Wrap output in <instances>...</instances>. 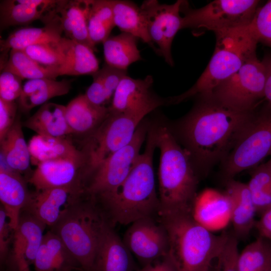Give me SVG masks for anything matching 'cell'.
I'll use <instances>...</instances> for the list:
<instances>
[{
  "label": "cell",
  "mask_w": 271,
  "mask_h": 271,
  "mask_svg": "<svg viewBox=\"0 0 271 271\" xmlns=\"http://www.w3.org/2000/svg\"><path fill=\"white\" fill-rule=\"evenodd\" d=\"M145 115L132 113L109 114L99 127L85 137L81 150L85 158L84 181L100 163L111 154L127 145L145 118Z\"/></svg>",
  "instance_id": "cell-9"
},
{
  "label": "cell",
  "mask_w": 271,
  "mask_h": 271,
  "mask_svg": "<svg viewBox=\"0 0 271 271\" xmlns=\"http://www.w3.org/2000/svg\"><path fill=\"white\" fill-rule=\"evenodd\" d=\"M239 253L237 237L234 235L229 234L223 250L216 259L215 271H238Z\"/></svg>",
  "instance_id": "cell-40"
},
{
  "label": "cell",
  "mask_w": 271,
  "mask_h": 271,
  "mask_svg": "<svg viewBox=\"0 0 271 271\" xmlns=\"http://www.w3.org/2000/svg\"><path fill=\"white\" fill-rule=\"evenodd\" d=\"M248 26L258 43L271 48V0L258 7Z\"/></svg>",
  "instance_id": "cell-38"
},
{
  "label": "cell",
  "mask_w": 271,
  "mask_h": 271,
  "mask_svg": "<svg viewBox=\"0 0 271 271\" xmlns=\"http://www.w3.org/2000/svg\"><path fill=\"white\" fill-rule=\"evenodd\" d=\"M88 0L57 1L52 12L59 21L66 38L75 41L94 50L89 39L87 15Z\"/></svg>",
  "instance_id": "cell-21"
},
{
  "label": "cell",
  "mask_w": 271,
  "mask_h": 271,
  "mask_svg": "<svg viewBox=\"0 0 271 271\" xmlns=\"http://www.w3.org/2000/svg\"><path fill=\"white\" fill-rule=\"evenodd\" d=\"M255 226L260 237L271 240V206L261 214L260 219L256 222Z\"/></svg>",
  "instance_id": "cell-47"
},
{
  "label": "cell",
  "mask_w": 271,
  "mask_h": 271,
  "mask_svg": "<svg viewBox=\"0 0 271 271\" xmlns=\"http://www.w3.org/2000/svg\"><path fill=\"white\" fill-rule=\"evenodd\" d=\"M66 106L47 102L23 124L37 133L49 137H63L72 133L66 118Z\"/></svg>",
  "instance_id": "cell-30"
},
{
  "label": "cell",
  "mask_w": 271,
  "mask_h": 271,
  "mask_svg": "<svg viewBox=\"0 0 271 271\" xmlns=\"http://www.w3.org/2000/svg\"><path fill=\"white\" fill-rule=\"evenodd\" d=\"M71 88V82L67 80L57 81L46 78L28 80L23 85L18 99V107L23 112H29L53 97L67 94Z\"/></svg>",
  "instance_id": "cell-29"
},
{
  "label": "cell",
  "mask_w": 271,
  "mask_h": 271,
  "mask_svg": "<svg viewBox=\"0 0 271 271\" xmlns=\"http://www.w3.org/2000/svg\"><path fill=\"white\" fill-rule=\"evenodd\" d=\"M152 121L144 118L138 126L131 141L111 154L96 166L83 183L85 196L94 199L110 193L129 175L147 139Z\"/></svg>",
  "instance_id": "cell-7"
},
{
  "label": "cell",
  "mask_w": 271,
  "mask_h": 271,
  "mask_svg": "<svg viewBox=\"0 0 271 271\" xmlns=\"http://www.w3.org/2000/svg\"><path fill=\"white\" fill-rule=\"evenodd\" d=\"M31 162L37 166L41 162L58 159L70 160L85 165V158L68 139L63 137H49L36 135L28 144Z\"/></svg>",
  "instance_id": "cell-27"
},
{
  "label": "cell",
  "mask_w": 271,
  "mask_h": 271,
  "mask_svg": "<svg viewBox=\"0 0 271 271\" xmlns=\"http://www.w3.org/2000/svg\"><path fill=\"white\" fill-rule=\"evenodd\" d=\"M271 262V244L260 237L239 253L238 271H265Z\"/></svg>",
  "instance_id": "cell-36"
},
{
  "label": "cell",
  "mask_w": 271,
  "mask_h": 271,
  "mask_svg": "<svg viewBox=\"0 0 271 271\" xmlns=\"http://www.w3.org/2000/svg\"><path fill=\"white\" fill-rule=\"evenodd\" d=\"M84 165L77 161L58 159L43 162L37 166L27 181L36 191L68 186H82Z\"/></svg>",
  "instance_id": "cell-17"
},
{
  "label": "cell",
  "mask_w": 271,
  "mask_h": 271,
  "mask_svg": "<svg viewBox=\"0 0 271 271\" xmlns=\"http://www.w3.org/2000/svg\"><path fill=\"white\" fill-rule=\"evenodd\" d=\"M270 157L269 160L265 164L271 173V156Z\"/></svg>",
  "instance_id": "cell-49"
},
{
  "label": "cell",
  "mask_w": 271,
  "mask_h": 271,
  "mask_svg": "<svg viewBox=\"0 0 271 271\" xmlns=\"http://www.w3.org/2000/svg\"><path fill=\"white\" fill-rule=\"evenodd\" d=\"M170 241L169 252L179 271H211L229 234L215 235L197 222L191 212H178L159 216Z\"/></svg>",
  "instance_id": "cell-4"
},
{
  "label": "cell",
  "mask_w": 271,
  "mask_h": 271,
  "mask_svg": "<svg viewBox=\"0 0 271 271\" xmlns=\"http://www.w3.org/2000/svg\"><path fill=\"white\" fill-rule=\"evenodd\" d=\"M22 80L11 72L1 71L0 98L8 101H15L18 99L23 90Z\"/></svg>",
  "instance_id": "cell-41"
},
{
  "label": "cell",
  "mask_w": 271,
  "mask_h": 271,
  "mask_svg": "<svg viewBox=\"0 0 271 271\" xmlns=\"http://www.w3.org/2000/svg\"><path fill=\"white\" fill-rule=\"evenodd\" d=\"M33 265L35 271H83L61 239L51 230L45 233Z\"/></svg>",
  "instance_id": "cell-23"
},
{
  "label": "cell",
  "mask_w": 271,
  "mask_h": 271,
  "mask_svg": "<svg viewBox=\"0 0 271 271\" xmlns=\"http://www.w3.org/2000/svg\"><path fill=\"white\" fill-rule=\"evenodd\" d=\"M89 39L95 46L103 43L115 27L111 0H88L87 15Z\"/></svg>",
  "instance_id": "cell-34"
},
{
  "label": "cell",
  "mask_w": 271,
  "mask_h": 271,
  "mask_svg": "<svg viewBox=\"0 0 271 271\" xmlns=\"http://www.w3.org/2000/svg\"><path fill=\"white\" fill-rule=\"evenodd\" d=\"M109 107L91 102L84 94L71 100L66 106L65 115L72 133L86 137L96 130L108 116Z\"/></svg>",
  "instance_id": "cell-25"
},
{
  "label": "cell",
  "mask_w": 271,
  "mask_h": 271,
  "mask_svg": "<svg viewBox=\"0 0 271 271\" xmlns=\"http://www.w3.org/2000/svg\"><path fill=\"white\" fill-rule=\"evenodd\" d=\"M113 228L105 225L90 271H137L133 255Z\"/></svg>",
  "instance_id": "cell-18"
},
{
  "label": "cell",
  "mask_w": 271,
  "mask_h": 271,
  "mask_svg": "<svg viewBox=\"0 0 271 271\" xmlns=\"http://www.w3.org/2000/svg\"><path fill=\"white\" fill-rule=\"evenodd\" d=\"M107 222L95 202L82 195L64 211L50 230L61 239L83 270L90 271Z\"/></svg>",
  "instance_id": "cell-6"
},
{
  "label": "cell",
  "mask_w": 271,
  "mask_h": 271,
  "mask_svg": "<svg viewBox=\"0 0 271 271\" xmlns=\"http://www.w3.org/2000/svg\"><path fill=\"white\" fill-rule=\"evenodd\" d=\"M225 193L230 202V222L237 237L246 236L256 222L255 208L247 184L234 180H227Z\"/></svg>",
  "instance_id": "cell-22"
},
{
  "label": "cell",
  "mask_w": 271,
  "mask_h": 271,
  "mask_svg": "<svg viewBox=\"0 0 271 271\" xmlns=\"http://www.w3.org/2000/svg\"><path fill=\"white\" fill-rule=\"evenodd\" d=\"M14 230L9 224L8 217L4 207L0 208V260L1 264L7 261L10 255L9 246L13 241Z\"/></svg>",
  "instance_id": "cell-42"
},
{
  "label": "cell",
  "mask_w": 271,
  "mask_h": 271,
  "mask_svg": "<svg viewBox=\"0 0 271 271\" xmlns=\"http://www.w3.org/2000/svg\"><path fill=\"white\" fill-rule=\"evenodd\" d=\"M81 186H68L36 191L22 210L43 223L53 227L64 211L82 194Z\"/></svg>",
  "instance_id": "cell-16"
},
{
  "label": "cell",
  "mask_w": 271,
  "mask_h": 271,
  "mask_svg": "<svg viewBox=\"0 0 271 271\" xmlns=\"http://www.w3.org/2000/svg\"><path fill=\"white\" fill-rule=\"evenodd\" d=\"M58 68L41 64L30 58L23 50H10L8 60L2 64L1 71L11 72L22 79L38 78L56 79Z\"/></svg>",
  "instance_id": "cell-35"
},
{
  "label": "cell",
  "mask_w": 271,
  "mask_h": 271,
  "mask_svg": "<svg viewBox=\"0 0 271 271\" xmlns=\"http://www.w3.org/2000/svg\"><path fill=\"white\" fill-rule=\"evenodd\" d=\"M259 3L257 0H215L193 9L183 1L182 29H204L215 33L248 26Z\"/></svg>",
  "instance_id": "cell-10"
},
{
  "label": "cell",
  "mask_w": 271,
  "mask_h": 271,
  "mask_svg": "<svg viewBox=\"0 0 271 271\" xmlns=\"http://www.w3.org/2000/svg\"><path fill=\"white\" fill-rule=\"evenodd\" d=\"M230 207L225 192L208 188L197 195L191 213L197 222L212 231L224 228L230 221Z\"/></svg>",
  "instance_id": "cell-19"
},
{
  "label": "cell",
  "mask_w": 271,
  "mask_h": 271,
  "mask_svg": "<svg viewBox=\"0 0 271 271\" xmlns=\"http://www.w3.org/2000/svg\"><path fill=\"white\" fill-rule=\"evenodd\" d=\"M247 185L256 213L261 214L271 206V173L265 163L253 168Z\"/></svg>",
  "instance_id": "cell-37"
},
{
  "label": "cell",
  "mask_w": 271,
  "mask_h": 271,
  "mask_svg": "<svg viewBox=\"0 0 271 271\" xmlns=\"http://www.w3.org/2000/svg\"><path fill=\"white\" fill-rule=\"evenodd\" d=\"M93 81L84 94L92 103L98 106H105L109 100L99 69L92 75Z\"/></svg>",
  "instance_id": "cell-44"
},
{
  "label": "cell",
  "mask_w": 271,
  "mask_h": 271,
  "mask_svg": "<svg viewBox=\"0 0 271 271\" xmlns=\"http://www.w3.org/2000/svg\"><path fill=\"white\" fill-rule=\"evenodd\" d=\"M138 40L135 36L123 32L108 37L102 43L106 64L127 71L131 64L142 60L138 48Z\"/></svg>",
  "instance_id": "cell-33"
},
{
  "label": "cell",
  "mask_w": 271,
  "mask_h": 271,
  "mask_svg": "<svg viewBox=\"0 0 271 271\" xmlns=\"http://www.w3.org/2000/svg\"><path fill=\"white\" fill-rule=\"evenodd\" d=\"M46 225L35 216L22 210L14 230L12 252L5 263L12 271H30L42 243Z\"/></svg>",
  "instance_id": "cell-15"
},
{
  "label": "cell",
  "mask_w": 271,
  "mask_h": 271,
  "mask_svg": "<svg viewBox=\"0 0 271 271\" xmlns=\"http://www.w3.org/2000/svg\"><path fill=\"white\" fill-rule=\"evenodd\" d=\"M18 107L15 101H8L0 98V140L14 123Z\"/></svg>",
  "instance_id": "cell-45"
},
{
  "label": "cell",
  "mask_w": 271,
  "mask_h": 271,
  "mask_svg": "<svg viewBox=\"0 0 271 271\" xmlns=\"http://www.w3.org/2000/svg\"><path fill=\"white\" fill-rule=\"evenodd\" d=\"M183 2L178 0L169 5L148 0L140 6L146 18L148 34L157 53L171 66H174L172 43L177 32L182 30Z\"/></svg>",
  "instance_id": "cell-12"
},
{
  "label": "cell",
  "mask_w": 271,
  "mask_h": 271,
  "mask_svg": "<svg viewBox=\"0 0 271 271\" xmlns=\"http://www.w3.org/2000/svg\"><path fill=\"white\" fill-rule=\"evenodd\" d=\"M265 271H271V262L270 264H269V265L268 266V267H267Z\"/></svg>",
  "instance_id": "cell-50"
},
{
  "label": "cell",
  "mask_w": 271,
  "mask_h": 271,
  "mask_svg": "<svg viewBox=\"0 0 271 271\" xmlns=\"http://www.w3.org/2000/svg\"><path fill=\"white\" fill-rule=\"evenodd\" d=\"M265 83V67L255 55L216 87L210 96L232 109L253 111L264 98Z\"/></svg>",
  "instance_id": "cell-11"
},
{
  "label": "cell",
  "mask_w": 271,
  "mask_h": 271,
  "mask_svg": "<svg viewBox=\"0 0 271 271\" xmlns=\"http://www.w3.org/2000/svg\"><path fill=\"white\" fill-rule=\"evenodd\" d=\"M248 26L214 33L215 47L206 68L188 90L167 98V104H175L193 97L211 96L216 87L256 55L258 42Z\"/></svg>",
  "instance_id": "cell-5"
},
{
  "label": "cell",
  "mask_w": 271,
  "mask_h": 271,
  "mask_svg": "<svg viewBox=\"0 0 271 271\" xmlns=\"http://www.w3.org/2000/svg\"><path fill=\"white\" fill-rule=\"evenodd\" d=\"M42 28H23L18 29L4 40H1V50H24L26 48L42 43H57L62 38L60 24L53 15H50L43 20Z\"/></svg>",
  "instance_id": "cell-26"
},
{
  "label": "cell",
  "mask_w": 271,
  "mask_h": 271,
  "mask_svg": "<svg viewBox=\"0 0 271 271\" xmlns=\"http://www.w3.org/2000/svg\"><path fill=\"white\" fill-rule=\"evenodd\" d=\"M211 271H215V269H212H212L211 270Z\"/></svg>",
  "instance_id": "cell-51"
},
{
  "label": "cell",
  "mask_w": 271,
  "mask_h": 271,
  "mask_svg": "<svg viewBox=\"0 0 271 271\" xmlns=\"http://www.w3.org/2000/svg\"><path fill=\"white\" fill-rule=\"evenodd\" d=\"M57 46L63 61L59 66V75H92L99 69V62L94 50L85 45L62 37Z\"/></svg>",
  "instance_id": "cell-24"
},
{
  "label": "cell",
  "mask_w": 271,
  "mask_h": 271,
  "mask_svg": "<svg viewBox=\"0 0 271 271\" xmlns=\"http://www.w3.org/2000/svg\"><path fill=\"white\" fill-rule=\"evenodd\" d=\"M137 271H179L175 259L169 253L159 260L139 268Z\"/></svg>",
  "instance_id": "cell-46"
},
{
  "label": "cell",
  "mask_w": 271,
  "mask_h": 271,
  "mask_svg": "<svg viewBox=\"0 0 271 271\" xmlns=\"http://www.w3.org/2000/svg\"><path fill=\"white\" fill-rule=\"evenodd\" d=\"M261 61L265 69L264 99L271 106V53L265 54Z\"/></svg>",
  "instance_id": "cell-48"
},
{
  "label": "cell",
  "mask_w": 271,
  "mask_h": 271,
  "mask_svg": "<svg viewBox=\"0 0 271 271\" xmlns=\"http://www.w3.org/2000/svg\"><path fill=\"white\" fill-rule=\"evenodd\" d=\"M153 78L134 79L125 75L116 88L109 107L116 113H132L146 116L157 108L167 104L166 98L152 91Z\"/></svg>",
  "instance_id": "cell-14"
},
{
  "label": "cell",
  "mask_w": 271,
  "mask_h": 271,
  "mask_svg": "<svg viewBox=\"0 0 271 271\" xmlns=\"http://www.w3.org/2000/svg\"><path fill=\"white\" fill-rule=\"evenodd\" d=\"M57 43L36 44L29 46L23 50L37 62L45 66L58 68L62 63L63 57L57 47Z\"/></svg>",
  "instance_id": "cell-39"
},
{
  "label": "cell",
  "mask_w": 271,
  "mask_h": 271,
  "mask_svg": "<svg viewBox=\"0 0 271 271\" xmlns=\"http://www.w3.org/2000/svg\"><path fill=\"white\" fill-rule=\"evenodd\" d=\"M26 180L19 173L1 164L0 200L14 230L18 226L21 212L32 194L28 189Z\"/></svg>",
  "instance_id": "cell-20"
},
{
  "label": "cell",
  "mask_w": 271,
  "mask_h": 271,
  "mask_svg": "<svg viewBox=\"0 0 271 271\" xmlns=\"http://www.w3.org/2000/svg\"><path fill=\"white\" fill-rule=\"evenodd\" d=\"M271 156V106L267 104L243 129L223 161V173L227 180L244 170L253 169Z\"/></svg>",
  "instance_id": "cell-8"
},
{
  "label": "cell",
  "mask_w": 271,
  "mask_h": 271,
  "mask_svg": "<svg viewBox=\"0 0 271 271\" xmlns=\"http://www.w3.org/2000/svg\"><path fill=\"white\" fill-rule=\"evenodd\" d=\"M114 22L121 32L132 35L148 44L157 53L147 30L144 13L134 3L125 0H111Z\"/></svg>",
  "instance_id": "cell-32"
},
{
  "label": "cell",
  "mask_w": 271,
  "mask_h": 271,
  "mask_svg": "<svg viewBox=\"0 0 271 271\" xmlns=\"http://www.w3.org/2000/svg\"><path fill=\"white\" fill-rule=\"evenodd\" d=\"M1 157L10 169L22 175L30 169L31 155L22 130V123L17 116L4 138L0 140Z\"/></svg>",
  "instance_id": "cell-31"
},
{
  "label": "cell",
  "mask_w": 271,
  "mask_h": 271,
  "mask_svg": "<svg viewBox=\"0 0 271 271\" xmlns=\"http://www.w3.org/2000/svg\"><path fill=\"white\" fill-rule=\"evenodd\" d=\"M155 123H151L149 130L144 152L124 181L110 193L91 198L113 227L158 215L160 201L153 168L154 153L157 148Z\"/></svg>",
  "instance_id": "cell-2"
},
{
  "label": "cell",
  "mask_w": 271,
  "mask_h": 271,
  "mask_svg": "<svg viewBox=\"0 0 271 271\" xmlns=\"http://www.w3.org/2000/svg\"><path fill=\"white\" fill-rule=\"evenodd\" d=\"M122 240L142 267L159 260L170 250L167 230L154 217L142 218L131 223Z\"/></svg>",
  "instance_id": "cell-13"
},
{
  "label": "cell",
  "mask_w": 271,
  "mask_h": 271,
  "mask_svg": "<svg viewBox=\"0 0 271 271\" xmlns=\"http://www.w3.org/2000/svg\"><path fill=\"white\" fill-rule=\"evenodd\" d=\"M103 83L108 98H112L113 94L122 78L127 74V71L118 69L105 64L101 69Z\"/></svg>",
  "instance_id": "cell-43"
},
{
  "label": "cell",
  "mask_w": 271,
  "mask_h": 271,
  "mask_svg": "<svg viewBox=\"0 0 271 271\" xmlns=\"http://www.w3.org/2000/svg\"><path fill=\"white\" fill-rule=\"evenodd\" d=\"M56 2L54 0L1 1V30L42 20Z\"/></svg>",
  "instance_id": "cell-28"
},
{
  "label": "cell",
  "mask_w": 271,
  "mask_h": 271,
  "mask_svg": "<svg viewBox=\"0 0 271 271\" xmlns=\"http://www.w3.org/2000/svg\"><path fill=\"white\" fill-rule=\"evenodd\" d=\"M197 98L186 115L173 126L167 125L199 176L225 159L255 112L232 109L211 96Z\"/></svg>",
  "instance_id": "cell-1"
},
{
  "label": "cell",
  "mask_w": 271,
  "mask_h": 271,
  "mask_svg": "<svg viewBox=\"0 0 271 271\" xmlns=\"http://www.w3.org/2000/svg\"><path fill=\"white\" fill-rule=\"evenodd\" d=\"M155 126L157 147L160 151L158 215L191 212L199 176L167 124L155 122Z\"/></svg>",
  "instance_id": "cell-3"
}]
</instances>
